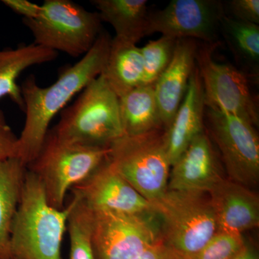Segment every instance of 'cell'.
<instances>
[{"instance_id":"1","label":"cell","mask_w":259,"mask_h":259,"mask_svg":"<svg viewBox=\"0 0 259 259\" xmlns=\"http://www.w3.org/2000/svg\"><path fill=\"white\" fill-rule=\"evenodd\" d=\"M111 42L108 32L102 31L82 59L66 68L55 82L48 88L39 86L33 75L22 83L25 120L18 137L17 157L25 166L36 158L54 117L64 110L75 95L102 74Z\"/></svg>"},{"instance_id":"2","label":"cell","mask_w":259,"mask_h":259,"mask_svg":"<svg viewBox=\"0 0 259 259\" xmlns=\"http://www.w3.org/2000/svg\"><path fill=\"white\" fill-rule=\"evenodd\" d=\"M73 207L72 199L63 209L51 207L41 182L27 168L10 234L11 258L63 259L61 243Z\"/></svg>"},{"instance_id":"3","label":"cell","mask_w":259,"mask_h":259,"mask_svg":"<svg viewBox=\"0 0 259 259\" xmlns=\"http://www.w3.org/2000/svg\"><path fill=\"white\" fill-rule=\"evenodd\" d=\"M51 133L71 144L109 148L123 136L119 97L101 74L80 93L76 101L61 112Z\"/></svg>"},{"instance_id":"4","label":"cell","mask_w":259,"mask_h":259,"mask_svg":"<svg viewBox=\"0 0 259 259\" xmlns=\"http://www.w3.org/2000/svg\"><path fill=\"white\" fill-rule=\"evenodd\" d=\"M150 203L159 221L163 241L187 258L218 231L207 193L166 190Z\"/></svg>"},{"instance_id":"5","label":"cell","mask_w":259,"mask_h":259,"mask_svg":"<svg viewBox=\"0 0 259 259\" xmlns=\"http://www.w3.org/2000/svg\"><path fill=\"white\" fill-rule=\"evenodd\" d=\"M108 152L109 148L61 141L49 130L38 154L27 168L41 182L49 205L63 209L67 192L96 171Z\"/></svg>"},{"instance_id":"6","label":"cell","mask_w":259,"mask_h":259,"mask_svg":"<svg viewBox=\"0 0 259 259\" xmlns=\"http://www.w3.org/2000/svg\"><path fill=\"white\" fill-rule=\"evenodd\" d=\"M164 127L114 141L107 161L144 198L151 202L168 187L171 163Z\"/></svg>"},{"instance_id":"7","label":"cell","mask_w":259,"mask_h":259,"mask_svg":"<svg viewBox=\"0 0 259 259\" xmlns=\"http://www.w3.org/2000/svg\"><path fill=\"white\" fill-rule=\"evenodd\" d=\"M23 22L34 44L74 58L88 53L102 32L97 12L88 11L71 0H46L38 18Z\"/></svg>"},{"instance_id":"8","label":"cell","mask_w":259,"mask_h":259,"mask_svg":"<svg viewBox=\"0 0 259 259\" xmlns=\"http://www.w3.org/2000/svg\"><path fill=\"white\" fill-rule=\"evenodd\" d=\"M161 240L159 221L153 212L93 211L91 241L95 259H136Z\"/></svg>"},{"instance_id":"9","label":"cell","mask_w":259,"mask_h":259,"mask_svg":"<svg viewBox=\"0 0 259 259\" xmlns=\"http://www.w3.org/2000/svg\"><path fill=\"white\" fill-rule=\"evenodd\" d=\"M214 44L197 46L196 65L202 80L206 107L241 117L255 127L258 125V105L252 95L248 76L229 64L213 59Z\"/></svg>"},{"instance_id":"10","label":"cell","mask_w":259,"mask_h":259,"mask_svg":"<svg viewBox=\"0 0 259 259\" xmlns=\"http://www.w3.org/2000/svg\"><path fill=\"white\" fill-rule=\"evenodd\" d=\"M207 134L217 146L229 180L247 187L259 180V140L255 127L237 116L205 107Z\"/></svg>"},{"instance_id":"11","label":"cell","mask_w":259,"mask_h":259,"mask_svg":"<svg viewBox=\"0 0 259 259\" xmlns=\"http://www.w3.org/2000/svg\"><path fill=\"white\" fill-rule=\"evenodd\" d=\"M225 15L221 2L173 0L163 9L148 14L146 35L158 32L176 40L197 39L214 44Z\"/></svg>"},{"instance_id":"12","label":"cell","mask_w":259,"mask_h":259,"mask_svg":"<svg viewBox=\"0 0 259 259\" xmlns=\"http://www.w3.org/2000/svg\"><path fill=\"white\" fill-rule=\"evenodd\" d=\"M72 195L93 211L151 212V203L107 159L87 180L71 188Z\"/></svg>"},{"instance_id":"13","label":"cell","mask_w":259,"mask_h":259,"mask_svg":"<svg viewBox=\"0 0 259 259\" xmlns=\"http://www.w3.org/2000/svg\"><path fill=\"white\" fill-rule=\"evenodd\" d=\"M222 178L214 144L204 131L172 165L167 190L208 193Z\"/></svg>"},{"instance_id":"14","label":"cell","mask_w":259,"mask_h":259,"mask_svg":"<svg viewBox=\"0 0 259 259\" xmlns=\"http://www.w3.org/2000/svg\"><path fill=\"white\" fill-rule=\"evenodd\" d=\"M207 194L218 230L242 234L258 228L259 197L249 187L223 177Z\"/></svg>"},{"instance_id":"15","label":"cell","mask_w":259,"mask_h":259,"mask_svg":"<svg viewBox=\"0 0 259 259\" xmlns=\"http://www.w3.org/2000/svg\"><path fill=\"white\" fill-rule=\"evenodd\" d=\"M197 40H177L171 62L154 84L155 95L163 127L167 129L183 100L196 66Z\"/></svg>"},{"instance_id":"16","label":"cell","mask_w":259,"mask_h":259,"mask_svg":"<svg viewBox=\"0 0 259 259\" xmlns=\"http://www.w3.org/2000/svg\"><path fill=\"white\" fill-rule=\"evenodd\" d=\"M205 107L203 87L196 65L183 100L166 131L171 167L194 138L204 131Z\"/></svg>"},{"instance_id":"17","label":"cell","mask_w":259,"mask_h":259,"mask_svg":"<svg viewBox=\"0 0 259 259\" xmlns=\"http://www.w3.org/2000/svg\"><path fill=\"white\" fill-rule=\"evenodd\" d=\"M58 52L35 44L0 50V99L10 97L24 110L21 88L18 84L19 76L25 70L35 65L55 60Z\"/></svg>"},{"instance_id":"18","label":"cell","mask_w":259,"mask_h":259,"mask_svg":"<svg viewBox=\"0 0 259 259\" xmlns=\"http://www.w3.org/2000/svg\"><path fill=\"white\" fill-rule=\"evenodd\" d=\"M102 22L110 24L114 38L136 44L146 36L148 14L146 0H93Z\"/></svg>"},{"instance_id":"19","label":"cell","mask_w":259,"mask_h":259,"mask_svg":"<svg viewBox=\"0 0 259 259\" xmlns=\"http://www.w3.org/2000/svg\"><path fill=\"white\" fill-rule=\"evenodd\" d=\"M26 171L27 166L18 157L0 162V259H12L10 234Z\"/></svg>"},{"instance_id":"20","label":"cell","mask_w":259,"mask_h":259,"mask_svg":"<svg viewBox=\"0 0 259 259\" xmlns=\"http://www.w3.org/2000/svg\"><path fill=\"white\" fill-rule=\"evenodd\" d=\"M102 74L118 97L142 85L144 61L141 48L112 38L108 59Z\"/></svg>"},{"instance_id":"21","label":"cell","mask_w":259,"mask_h":259,"mask_svg":"<svg viewBox=\"0 0 259 259\" xmlns=\"http://www.w3.org/2000/svg\"><path fill=\"white\" fill-rule=\"evenodd\" d=\"M119 105L122 130L126 136L147 134L164 127L154 85H141L119 97Z\"/></svg>"},{"instance_id":"22","label":"cell","mask_w":259,"mask_h":259,"mask_svg":"<svg viewBox=\"0 0 259 259\" xmlns=\"http://www.w3.org/2000/svg\"><path fill=\"white\" fill-rule=\"evenodd\" d=\"M221 28L237 59L256 74L259 62L258 25L239 21L225 15Z\"/></svg>"},{"instance_id":"23","label":"cell","mask_w":259,"mask_h":259,"mask_svg":"<svg viewBox=\"0 0 259 259\" xmlns=\"http://www.w3.org/2000/svg\"><path fill=\"white\" fill-rule=\"evenodd\" d=\"M74 207L68 219L69 259H95L91 241L93 211L73 196Z\"/></svg>"},{"instance_id":"24","label":"cell","mask_w":259,"mask_h":259,"mask_svg":"<svg viewBox=\"0 0 259 259\" xmlns=\"http://www.w3.org/2000/svg\"><path fill=\"white\" fill-rule=\"evenodd\" d=\"M177 40L161 36L151 40L141 48L144 61V79L142 85H154L171 62Z\"/></svg>"},{"instance_id":"25","label":"cell","mask_w":259,"mask_h":259,"mask_svg":"<svg viewBox=\"0 0 259 259\" xmlns=\"http://www.w3.org/2000/svg\"><path fill=\"white\" fill-rule=\"evenodd\" d=\"M247 245L241 233L218 230L197 253L187 259H233Z\"/></svg>"},{"instance_id":"26","label":"cell","mask_w":259,"mask_h":259,"mask_svg":"<svg viewBox=\"0 0 259 259\" xmlns=\"http://www.w3.org/2000/svg\"><path fill=\"white\" fill-rule=\"evenodd\" d=\"M18 137L7 122L3 110H0V162L17 157Z\"/></svg>"},{"instance_id":"27","label":"cell","mask_w":259,"mask_h":259,"mask_svg":"<svg viewBox=\"0 0 259 259\" xmlns=\"http://www.w3.org/2000/svg\"><path fill=\"white\" fill-rule=\"evenodd\" d=\"M232 15L237 20L258 25V0H232L228 2Z\"/></svg>"},{"instance_id":"28","label":"cell","mask_w":259,"mask_h":259,"mask_svg":"<svg viewBox=\"0 0 259 259\" xmlns=\"http://www.w3.org/2000/svg\"><path fill=\"white\" fill-rule=\"evenodd\" d=\"M136 259H187L166 242L161 240L155 243Z\"/></svg>"},{"instance_id":"29","label":"cell","mask_w":259,"mask_h":259,"mask_svg":"<svg viewBox=\"0 0 259 259\" xmlns=\"http://www.w3.org/2000/svg\"><path fill=\"white\" fill-rule=\"evenodd\" d=\"M2 3L23 19H35L40 16L42 5L27 0H3Z\"/></svg>"},{"instance_id":"30","label":"cell","mask_w":259,"mask_h":259,"mask_svg":"<svg viewBox=\"0 0 259 259\" xmlns=\"http://www.w3.org/2000/svg\"><path fill=\"white\" fill-rule=\"evenodd\" d=\"M233 259H258V256L255 250L250 245H247L245 249Z\"/></svg>"},{"instance_id":"31","label":"cell","mask_w":259,"mask_h":259,"mask_svg":"<svg viewBox=\"0 0 259 259\" xmlns=\"http://www.w3.org/2000/svg\"><path fill=\"white\" fill-rule=\"evenodd\" d=\"M12 259H13V258H12Z\"/></svg>"}]
</instances>
